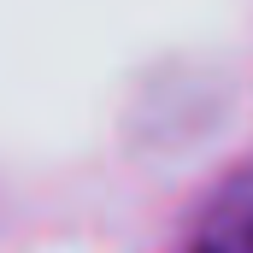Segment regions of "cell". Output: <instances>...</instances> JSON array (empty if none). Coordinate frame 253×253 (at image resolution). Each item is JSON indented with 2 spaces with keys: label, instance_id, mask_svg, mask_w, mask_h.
Segmentation results:
<instances>
[{
  "label": "cell",
  "instance_id": "obj_1",
  "mask_svg": "<svg viewBox=\"0 0 253 253\" xmlns=\"http://www.w3.org/2000/svg\"><path fill=\"white\" fill-rule=\"evenodd\" d=\"M194 253H253V171L230 177L212 194V206L194 230Z\"/></svg>",
  "mask_w": 253,
  "mask_h": 253
}]
</instances>
